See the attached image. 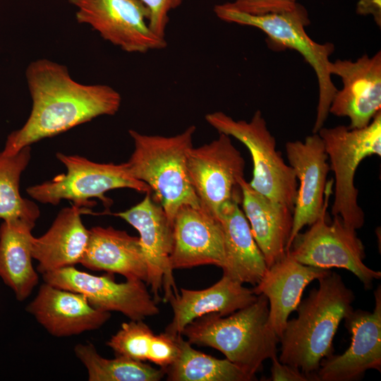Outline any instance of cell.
I'll return each instance as SVG.
<instances>
[{
    "label": "cell",
    "instance_id": "1",
    "mask_svg": "<svg viewBox=\"0 0 381 381\" xmlns=\"http://www.w3.org/2000/svg\"><path fill=\"white\" fill-rule=\"evenodd\" d=\"M25 76L32 109L25 124L8 135L2 150L7 155L97 116L114 115L121 106V97L113 87L79 83L65 66L48 59L32 61Z\"/></svg>",
    "mask_w": 381,
    "mask_h": 381
},
{
    "label": "cell",
    "instance_id": "2",
    "mask_svg": "<svg viewBox=\"0 0 381 381\" xmlns=\"http://www.w3.org/2000/svg\"><path fill=\"white\" fill-rule=\"evenodd\" d=\"M297 306L279 338V361L317 380L322 359L333 354V339L341 321L353 310L355 296L340 275L330 272Z\"/></svg>",
    "mask_w": 381,
    "mask_h": 381
},
{
    "label": "cell",
    "instance_id": "3",
    "mask_svg": "<svg viewBox=\"0 0 381 381\" xmlns=\"http://www.w3.org/2000/svg\"><path fill=\"white\" fill-rule=\"evenodd\" d=\"M269 303L263 294L226 316L212 313L188 324L182 332L190 344L210 346L256 379L262 363L277 356L279 337L268 322Z\"/></svg>",
    "mask_w": 381,
    "mask_h": 381
},
{
    "label": "cell",
    "instance_id": "4",
    "mask_svg": "<svg viewBox=\"0 0 381 381\" xmlns=\"http://www.w3.org/2000/svg\"><path fill=\"white\" fill-rule=\"evenodd\" d=\"M195 126L174 136L128 133L134 150L126 162L132 176L145 182L153 193V200L161 205L171 224L184 205L200 207L189 179L187 155L193 147Z\"/></svg>",
    "mask_w": 381,
    "mask_h": 381
},
{
    "label": "cell",
    "instance_id": "5",
    "mask_svg": "<svg viewBox=\"0 0 381 381\" xmlns=\"http://www.w3.org/2000/svg\"><path fill=\"white\" fill-rule=\"evenodd\" d=\"M213 11L223 21L260 30L266 34L271 49H291L302 55L314 70L318 83V102L313 128V133H317L328 117L332 100L338 90L330 72L329 56L334 45L332 42H316L307 35L305 28L310 21L306 8L298 3L289 11L255 16L237 11L226 2L217 4Z\"/></svg>",
    "mask_w": 381,
    "mask_h": 381
},
{
    "label": "cell",
    "instance_id": "6",
    "mask_svg": "<svg viewBox=\"0 0 381 381\" xmlns=\"http://www.w3.org/2000/svg\"><path fill=\"white\" fill-rule=\"evenodd\" d=\"M318 133L329 158V169L334 174L332 214L357 230L363 226L365 216L358 203V190L354 185V177L365 158L381 156V111L363 128L322 127Z\"/></svg>",
    "mask_w": 381,
    "mask_h": 381
},
{
    "label": "cell",
    "instance_id": "7",
    "mask_svg": "<svg viewBox=\"0 0 381 381\" xmlns=\"http://www.w3.org/2000/svg\"><path fill=\"white\" fill-rule=\"evenodd\" d=\"M219 133L231 136L248 149L253 163L250 186L268 198L294 209L297 179L291 166L277 150L276 140L269 131L262 112L257 110L249 121L235 120L222 111L205 116Z\"/></svg>",
    "mask_w": 381,
    "mask_h": 381
},
{
    "label": "cell",
    "instance_id": "8",
    "mask_svg": "<svg viewBox=\"0 0 381 381\" xmlns=\"http://www.w3.org/2000/svg\"><path fill=\"white\" fill-rule=\"evenodd\" d=\"M333 183V180L327 182L321 214L306 232L296 235L288 252L306 265L329 270L343 268L351 272L365 289H370L373 282L380 279L381 272L363 262L364 246L356 230L346 226L339 216H334L332 222L327 219Z\"/></svg>",
    "mask_w": 381,
    "mask_h": 381
},
{
    "label": "cell",
    "instance_id": "9",
    "mask_svg": "<svg viewBox=\"0 0 381 381\" xmlns=\"http://www.w3.org/2000/svg\"><path fill=\"white\" fill-rule=\"evenodd\" d=\"M56 157L66 167V173L27 188L28 195L40 202L57 205L61 200H68L82 208L92 205L90 199L97 198L108 206L111 201L104 193L113 189L126 188L152 193L147 184L132 176L126 162L97 163L61 152L56 153Z\"/></svg>",
    "mask_w": 381,
    "mask_h": 381
},
{
    "label": "cell",
    "instance_id": "10",
    "mask_svg": "<svg viewBox=\"0 0 381 381\" xmlns=\"http://www.w3.org/2000/svg\"><path fill=\"white\" fill-rule=\"evenodd\" d=\"M245 160L229 135L217 138L187 155V170L200 207L219 219L222 210L241 201L238 180L244 177Z\"/></svg>",
    "mask_w": 381,
    "mask_h": 381
},
{
    "label": "cell",
    "instance_id": "11",
    "mask_svg": "<svg viewBox=\"0 0 381 381\" xmlns=\"http://www.w3.org/2000/svg\"><path fill=\"white\" fill-rule=\"evenodd\" d=\"M80 23L87 24L105 40L129 53L164 49L165 38L150 28L149 13L138 0H69Z\"/></svg>",
    "mask_w": 381,
    "mask_h": 381
},
{
    "label": "cell",
    "instance_id": "12",
    "mask_svg": "<svg viewBox=\"0 0 381 381\" xmlns=\"http://www.w3.org/2000/svg\"><path fill=\"white\" fill-rule=\"evenodd\" d=\"M44 282L84 295L94 308L116 311L131 320H144L159 313L157 303L143 281L126 279L117 283L109 274L96 276L70 266L42 274Z\"/></svg>",
    "mask_w": 381,
    "mask_h": 381
},
{
    "label": "cell",
    "instance_id": "13",
    "mask_svg": "<svg viewBox=\"0 0 381 381\" xmlns=\"http://www.w3.org/2000/svg\"><path fill=\"white\" fill-rule=\"evenodd\" d=\"M133 226L139 239L147 267L146 284L151 288L153 299L164 303L176 296V288L171 257L173 250V229L161 205L150 193L130 209L114 214Z\"/></svg>",
    "mask_w": 381,
    "mask_h": 381
},
{
    "label": "cell",
    "instance_id": "14",
    "mask_svg": "<svg viewBox=\"0 0 381 381\" xmlns=\"http://www.w3.org/2000/svg\"><path fill=\"white\" fill-rule=\"evenodd\" d=\"M373 312L353 310L345 325L351 335L349 347L340 355L322 359L316 373L318 381H351L370 369L381 370V288L374 291Z\"/></svg>",
    "mask_w": 381,
    "mask_h": 381
},
{
    "label": "cell",
    "instance_id": "15",
    "mask_svg": "<svg viewBox=\"0 0 381 381\" xmlns=\"http://www.w3.org/2000/svg\"><path fill=\"white\" fill-rule=\"evenodd\" d=\"M330 72L341 79L343 87L335 93L329 113L349 118L351 129L368 125L381 111L380 51L355 61L337 59L332 61Z\"/></svg>",
    "mask_w": 381,
    "mask_h": 381
},
{
    "label": "cell",
    "instance_id": "16",
    "mask_svg": "<svg viewBox=\"0 0 381 381\" xmlns=\"http://www.w3.org/2000/svg\"><path fill=\"white\" fill-rule=\"evenodd\" d=\"M285 149L289 166L300 182L293 209V226L287 252L296 235L321 214L330 169L323 141L318 133L307 136L304 141H289Z\"/></svg>",
    "mask_w": 381,
    "mask_h": 381
},
{
    "label": "cell",
    "instance_id": "17",
    "mask_svg": "<svg viewBox=\"0 0 381 381\" xmlns=\"http://www.w3.org/2000/svg\"><path fill=\"white\" fill-rule=\"evenodd\" d=\"M171 267L175 269L224 264V238L220 221L201 207H181L173 224Z\"/></svg>",
    "mask_w": 381,
    "mask_h": 381
},
{
    "label": "cell",
    "instance_id": "18",
    "mask_svg": "<svg viewBox=\"0 0 381 381\" xmlns=\"http://www.w3.org/2000/svg\"><path fill=\"white\" fill-rule=\"evenodd\" d=\"M26 310L57 337L97 329L111 317L110 312L92 306L84 295L46 282L40 286Z\"/></svg>",
    "mask_w": 381,
    "mask_h": 381
},
{
    "label": "cell",
    "instance_id": "19",
    "mask_svg": "<svg viewBox=\"0 0 381 381\" xmlns=\"http://www.w3.org/2000/svg\"><path fill=\"white\" fill-rule=\"evenodd\" d=\"M330 272L329 269L303 265L287 251L284 258L268 267L261 281L252 289L255 295L267 297L268 322L279 338L289 315L301 302L306 287Z\"/></svg>",
    "mask_w": 381,
    "mask_h": 381
},
{
    "label": "cell",
    "instance_id": "20",
    "mask_svg": "<svg viewBox=\"0 0 381 381\" xmlns=\"http://www.w3.org/2000/svg\"><path fill=\"white\" fill-rule=\"evenodd\" d=\"M242 210L267 267L284 258L293 226V210L253 189L244 177L238 180Z\"/></svg>",
    "mask_w": 381,
    "mask_h": 381
},
{
    "label": "cell",
    "instance_id": "21",
    "mask_svg": "<svg viewBox=\"0 0 381 381\" xmlns=\"http://www.w3.org/2000/svg\"><path fill=\"white\" fill-rule=\"evenodd\" d=\"M257 298L253 289L224 275L205 289L181 288L180 294L169 301L173 310V318L164 332L173 337L182 335L185 327L195 319L212 313L229 315L251 304Z\"/></svg>",
    "mask_w": 381,
    "mask_h": 381
},
{
    "label": "cell",
    "instance_id": "22",
    "mask_svg": "<svg viewBox=\"0 0 381 381\" xmlns=\"http://www.w3.org/2000/svg\"><path fill=\"white\" fill-rule=\"evenodd\" d=\"M80 263L91 270L147 282V267L139 237L111 226L89 229L87 245Z\"/></svg>",
    "mask_w": 381,
    "mask_h": 381
},
{
    "label": "cell",
    "instance_id": "23",
    "mask_svg": "<svg viewBox=\"0 0 381 381\" xmlns=\"http://www.w3.org/2000/svg\"><path fill=\"white\" fill-rule=\"evenodd\" d=\"M87 212L73 205L64 208L44 234L34 237L31 251L38 261V272L43 274L80 262L89 238L80 214Z\"/></svg>",
    "mask_w": 381,
    "mask_h": 381
},
{
    "label": "cell",
    "instance_id": "24",
    "mask_svg": "<svg viewBox=\"0 0 381 381\" xmlns=\"http://www.w3.org/2000/svg\"><path fill=\"white\" fill-rule=\"evenodd\" d=\"M224 238L223 275L241 284L256 286L268 267L251 233L240 202L227 205L219 216Z\"/></svg>",
    "mask_w": 381,
    "mask_h": 381
},
{
    "label": "cell",
    "instance_id": "25",
    "mask_svg": "<svg viewBox=\"0 0 381 381\" xmlns=\"http://www.w3.org/2000/svg\"><path fill=\"white\" fill-rule=\"evenodd\" d=\"M35 225L17 219L3 221L0 226V277L20 301L26 299L38 283L31 251Z\"/></svg>",
    "mask_w": 381,
    "mask_h": 381
},
{
    "label": "cell",
    "instance_id": "26",
    "mask_svg": "<svg viewBox=\"0 0 381 381\" xmlns=\"http://www.w3.org/2000/svg\"><path fill=\"white\" fill-rule=\"evenodd\" d=\"M177 338L164 332L155 334L143 320H131L121 324L107 345L116 356L150 361L165 370L178 355Z\"/></svg>",
    "mask_w": 381,
    "mask_h": 381
},
{
    "label": "cell",
    "instance_id": "27",
    "mask_svg": "<svg viewBox=\"0 0 381 381\" xmlns=\"http://www.w3.org/2000/svg\"><path fill=\"white\" fill-rule=\"evenodd\" d=\"M179 352L174 361L164 370L169 381H251V377L226 359H218L195 350L184 340L177 338Z\"/></svg>",
    "mask_w": 381,
    "mask_h": 381
},
{
    "label": "cell",
    "instance_id": "28",
    "mask_svg": "<svg viewBox=\"0 0 381 381\" xmlns=\"http://www.w3.org/2000/svg\"><path fill=\"white\" fill-rule=\"evenodd\" d=\"M31 158V147L7 155L0 152V219L35 223L40 217L37 205L20 194V179Z\"/></svg>",
    "mask_w": 381,
    "mask_h": 381
},
{
    "label": "cell",
    "instance_id": "29",
    "mask_svg": "<svg viewBox=\"0 0 381 381\" xmlns=\"http://www.w3.org/2000/svg\"><path fill=\"white\" fill-rule=\"evenodd\" d=\"M74 353L87 369L89 381H159L165 376L164 369L143 361L121 356L103 358L91 343L75 345Z\"/></svg>",
    "mask_w": 381,
    "mask_h": 381
},
{
    "label": "cell",
    "instance_id": "30",
    "mask_svg": "<svg viewBox=\"0 0 381 381\" xmlns=\"http://www.w3.org/2000/svg\"><path fill=\"white\" fill-rule=\"evenodd\" d=\"M149 13L148 23L151 30L158 36L165 38L169 14L179 7L183 0H138Z\"/></svg>",
    "mask_w": 381,
    "mask_h": 381
},
{
    "label": "cell",
    "instance_id": "31",
    "mask_svg": "<svg viewBox=\"0 0 381 381\" xmlns=\"http://www.w3.org/2000/svg\"><path fill=\"white\" fill-rule=\"evenodd\" d=\"M298 0H234L228 2L232 8L250 15H264L293 9Z\"/></svg>",
    "mask_w": 381,
    "mask_h": 381
},
{
    "label": "cell",
    "instance_id": "32",
    "mask_svg": "<svg viewBox=\"0 0 381 381\" xmlns=\"http://www.w3.org/2000/svg\"><path fill=\"white\" fill-rule=\"evenodd\" d=\"M271 380L272 381H314L313 378L300 370L281 363L277 356L272 358Z\"/></svg>",
    "mask_w": 381,
    "mask_h": 381
},
{
    "label": "cell",
    "instance_id": "33",
    "mask_svg": "<svg viewBox=\"0 0 381 381\" xmlns=\"http://www.w3.org/2000/svg\"><path fill=\"white\" fill-rule=\"evenodd\" d=\"M356 13L360 15H373L376 24L381 26V0H359Z\"/></svg>",
    "mask_w": 381,
    "mask_h": 381
}]
</instances>
